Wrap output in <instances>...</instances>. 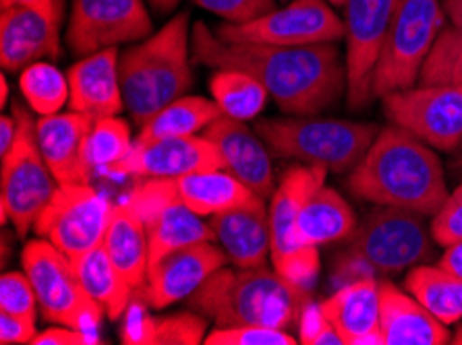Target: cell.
Returning <instances> with one entry per match:
<instances>
[{"mask_svg": "<svg viewBox=\"0 0 462 345\" xmlns=\"http://www.w3.org/2000/svg\"><path fill=\"white\" fill-rule=\"evenodd\" d=\"M148 3L158 13H164V15H166V13H171V11L177 9V6L180 5V0H148Z\"/></svg>", "mask_w": 462, "mask_h": 345, "instance_id": "681fc988", "label": "cell"}, {"mask_svg": "<svg viewBox=\"0 0 462 345\" xmlns=\"http://www.w3.org/2000/svg\"><path fill=\"white\" fill-rule=\"evenodd\" d=\"M431 234L438 244L448 246L462 238V185L448 195L444 205L431 217Z\"/></svg>", "mask_w": 462, "mask_h": 345, "instance_id": "60d3db41", "label": "cell"}, {"mask_svg": "<svg viewBox=\"0 0 462 345\" xmlns=\"http://www.w3.org/2000/svg\"><path fill=\"white\" fill-rule=\"evenodd\" d=\"M110 211L106 196L89 185H59L33 230L75 260L102 244Z\"/></svg>", "mask_w": 462, "mask_h": 345, "instance_id": "4fadbf2b", "label": "cell"}, {"mask_svg": "<svg viewBox=\"0 0 462 345\" xmlns=\"http://www.w3.org/2000/svg\"><path fill=\"white\" fill-rule=\"evenodd\" d=\"M390 124L433 150L452 153L462 141V86H417L382 97Z\"/></svg>", "mask_w": 462, "mask_h": 345, "instance_id": "5bb4252c", "label": "cell"}, {"mask_svg": "<svg viewBox=\"0 0 462 345\" xmlns=\"http://www.w3.org/2000/svg\"><path fill=\"white\" fill-rule=\"evenodd\" d=\"M102 246L133 292L142 290L150 265L148 234L135 211L125 201L112 205Z\"/></svg>", "mask_w": 462, "mask_h": 345, "instance_id": "484cf974", "label": "cell"}, {"mask_svg": "<svg viewBox=\"0 0 462 345\" xmlns=\"http://www.w3.org/2000/svg\"><path fill=\"white\" fill-rule=\"evenodd\" d=\"M125 203L135 211L148 234V269L168 252L183 249V246L208 241L216 242L212 225L179 199L174 180L145 178V182L133 188Z\"/></svg>", "mask_w": 462, "mask_h": 345, "instance_id": "7c38bea8", "label": "cell"}, {"mask_svg": "<svg viewBox=\"0 0 462 345\" xmlns=\"http://www.w3.org/2000/svg\"><path fill=\"white\" fill-rule=\"evenodd\" d=\"M92 126V118L73 110L36 121L40 151L59 185H89L94 168L88 158V139Z\"/></svg>", "mask_w": 462, "mask_h": 345, "instance_id": "d6986e66", "label": "cell"}, {"mask_svg": "<svg viewBox=\"0 0 462 345\" xmlns=\"http://www.w3.org/2000/svg\"><path fill=\"white\" fill-rule=\"evenodd\" d=\"M310 302L311 295L297 292L263 265L251 269H226L224 265L189 295L187 308L216 327L286 329L299 325L300 313Z\"/></svg>", "mask_w": 462, "mask_h": 345, "instance_id": "3957f363", "label": "cell"}, {"mask_svg": "<svg viewBox=\"0 0 462 345\" xmlns=\"http://www.w3.org/2000/svg\"><path fill=\"white\" fill-rule=\"evenodd\" d=\"M179 199L201 217H212L235 209L255 199L254 190H249L241 180H236L226 170L195 172L174 180Z\"/></svg>", "mask_w": 462, "mask_h": 345, "instance_id": "83f0119b", "label": "cell"}, {"mask_svg": "<svg viewBox=\"0 0 462 345\" xmlns=\"http://www.w3.org/2000/svg\"><path fill=\"white\" fill-rule=\"evenodd\" d=\"M228 263V255L214 241L189 244L168 252L148 269V277L139 292L145 304L162 311L187 300L204 281Z\"/></svg>", "mask_w": 462, "mask_h": 345, "instance_id": "ac0fdd59", "label": "cell"}, {"mask_svg": "<svg viewBox=\"0 0 462 345\" xmlns=\"http://www.w3.org/2000/svg\"><path fill=\"white\" fill-rule=\"evenodd\" d=\"M404 287L444 325L462 321V279L439 265L412 267Z\"/></svg>", "mask_w": 462, "mask_h": 345, "instance_id": "4dcf8cb0", "label": "cell"}, {"mask_svg": "<svg viewBox=\"0 0 462 345\" xmlns=\"http://www.w3.org/2000/svg\"><path fill=\"white\" fill-rule=\"evenodd\" d=\"M255 132L278 158L321 166L328 172H351L365 156L377 132L375 124L338 118H263Z\"/></svg>", "mask_w": 462, "mask_h": 345, "instance_id": "5b68a950", "label": "cell"}, {"mask_svg": "<svg viewBox=\"0 0 462 345\" xmlns=\"http://www.w3.org/2000/svg\"><path fill=\"white\" fill-rule=\"evenodd\" d=\"M65 0L52 6L11 5L0 11V65L6 73H21L40 60L60 56V25Z\"/></svg>", "mask_w": 462, "mask_h": 345, "instance_id": "2e32d148", "label": "cell"}, {"mask_svg": "<svg viewBox=\"0 0 462 345\" xmlns=\"http://www.w3.org/2000/svg\"><path fill=\"white\" fill-rule=\"evenodd\" d=\"M299 341L305 345H345L330 321L326 319L321 304L310 302L299 319Z\"/></svg>", "mask_w": 462, "mask_h": 345, "instance_id": "b9f144b4", "label": "cell"}, {"mask_svg": "<svg viewBox=\"0 0 462 345\" xmlns=\"http://www.w3.org/2000/svg\"><path fill=\"white\" fill-rule=\"evenodd\" d=\"M438 265L442 267V269L450 271L452 276L462 279V238L446 246V252L442 255V259L438 260Z\"/></svg>", "mask_w": 462, "mask_h": 345, "instance_id": "f6af8a7d", "label": "cell"}, {"mask_svg": "<svg viewBox=\"0 0 462 345\" xmlns=\"http://www.w3.org/2000/svg\"><path fill=\"white\" fill-rule=\"evenodd\" d=\"M204 137L218 147L222 170L233 174L262 199L274 195V170H272L268 147L262 143V137L255 131H251L243 121L222 114L218 121L208 126Z\"/></svg>", "mask_w": 462, "mask_h": 345, "instance_id": "ffe728a7", "label": "cell"}, {"mask_svg": "<svg viewBox=\"0 0 462 345\" xmlns=\"http://www.w3.org/2000/svg\"><path fill=\"white\" fill-rule=\"evenodd\" d=\"M321 311L345 345H383L382 292L374 277L356 279L321 302Z\"/></svg>", "mask_w": 462, "mask_h": 345, "instance_id": "603a6c76", "label": "cell"}, {"mask_svg": "<svg viewBox=\"0 0 462 345\" xmlns=\"http://www.w3.org/2000/svg\"><path fill=\"white\" fill-rule=\"evenodd\" d=\"M328 170L321 166H297L280 180L270 201V236L272 265L282 263L305 244L297 238V220L305 203L326 185Z\"/></svg>", "mask_w": 462, "mask_h": 345, "instance_id": "7402d4cb", "label": "cell"}, {"mask_svg": "<svg viewBox=\"0 0 462 345\" xmlns=\"http://www.w3.org/2000/svg\"><path fill=\"white\" fill-rule=\"evenodd\" d=\"M19 89L30 110L40 116L59 114L71 97L69 77L56 68L51 60L33 62L21 70Z\"/></svg>", "mask_w": 462, "mask_h": 345, "instance_id": "836d02e7", "label": "cell"}, {"mask_svg": "<svg viewBox=\"0 0 462 345\" xmlns=\"http://www.w3.org/2000/svg\"><path fill=\"white\" fill-rule=\"evenodd\" d=\"M6 102H9V79L3 75L0 77V104H3V108H6Z\"/></svg>", "mask_w": 462, "mask_h": 345, "instance_id": "f907efd6", "label": "cell"}, {"mask_svg": "<svg viewBox=\"0 0 462 345\" xmlns=\"http://www.w3.org/2000/svg\"><path fill=\"white\" fill-rule=\"evenodd\" d=\"M133 150L131 126L118 116L96 121L88 139V158L94 170L102 172L116 161H121Z\"/></svg>", "mask_w": 462, "mask_h": 345, "instance_id": "d590c367", "label": "cell"}, {"mask_svg": "<svg viewBox=\"0 0 462 345\" xmlns=\"http://www.w3.org/2000/svg\"><path fill=\"white\" fill-rule=\"evenodd\" d=\"M193 60L209 68L247 70L262 81L286 114L315 116L346 94V67L336 41L313 46H272L226 41L204 21L191 30Z\"/></svg>", "mask_w": 462, "mask_h": 345, "instance_id": "6da1fadb", "label": "cell"}, {"mask_svg": "<svg viewBox=\"0 0 462 345\" xmlns=\"http://www.w3.org/2000/svg\"><path fill=\"white\" fill-rule=\"evenodd\" d=\"M11 110L17 116L19 131L9 153L0 158V220L11 222L17 234L25 238L52 199L59 182L42 156L36 121L30 110L21 104H13Z\"/></svg>", "mask_w": 462, "mask_h": 345, "instance_id": "8992f818", "label": "cell"}, {"mask_svg": "<svg viewBox=\"0 0 462 345\" xmlns=\"http://www.w3.org/2000/svg\"><path fill=\"white\" fill-rule=\"evenodd\" d=\"M222 156L204 135L158 139L135 145L121 161L104 168V176H142L177 180L195 172L222 170Z\"/></svg>", "mask_w": 462, "mask_h": 345, "instance_id": "e0dca14e", "label": "cell"}, {"mask_svg": "<svg viewBox=\"0 0 462 345\" xmlns=\"http://www.w3.org/2000/svg\"><path fill=\"white\" fill-rule=\"evenodd\" d=\"M444 27L442 0H401L374 75V97L415 87L427 56Z\"/></svg>", "mask_w": 462, "mask_h": 345, "instance_id": "9c48e42d", "label": "cell"}, {"mask_svg": "<svg viewBox=\"0 0 462 345\" xmlns=\"http://www.w3.org/2000/svg\"><path fill=\"white\" fill-rule=\"evenodd\" d=\"M356 228V215L348 201L332 186H321L305 203L297 220V238L305 246H326L348 241Z\"/></svg>", "mask_w": 462, "mask_h": 345, "instance_id": "4316f807", "label": "cell"}, {"mask_svg": "<svg viewBox=\"0 0 462 345\" xmlns=\"http://www.w3.org/2000/svg\"><path fill=\"white\" fill-rule=\"evenodd\" d=\"M0 311L36 321L40 313L38 295L25 271L3 273L0 277Z\"/></svg>", "mask_w": 462, "mask_h": 345, "instance_id": "8d00e7d4", "label": "cell"}, {"mask_svg": "<svg viewBox=\"0 0 462 345\" xmlns=\"http://www.w3.org/2000/svg\"><path fill=\"white\" fill-rule=\"evenodd\" d=\"M209 91L214 102L220 105L222 114L247 123L259 116L268 104V89L247 70L214 68L209 79Z\"/></svg>", "mask_w": 462, "mask_h": 345, "instance_id": "d6a6232c", "label": "cell"}, {"mask_svg": "<svg viewBox=\"0 0 462 345\" xmlns=\"http://www.w3.org/2000/svg\"><path fill=\"white\" fill-rule=\"evenodd\" d=\"M450 343H454V345H462V325L457 329V333L452 335V341Z\"/></svg>", "mask_w": 462, "mask_h": 345, "instance_id": "f5cc1de1", "label": "cell"}, {"mask_svg": "<svg viewBox=\"0 0 462 345\" xmlns=\"http://www.w3.org/2000/svg\"><path fill=\"white\" fill-rule=\"evenodd\" d=\"M73 267L81 286L106 311L108 319H121L125 311L129 308V302L135 292H133V287L118 273L116 267L112 265L104 246L100 244L96 249L88 250L86 255L77 257L73 260Z\"/></svg>", "mask_w": 462, "mask_h": 345, "instance_id": "f546056e", "label": "cell"}, {"mask_svg": "<svg viewBox=\"0 0 462 345\" xmlns=\"http://www.w3.org/2000/svg\"><path fill=\"white\" fill-rule=\"evenodd\" d=\"M216 35L226 41L272 46H313L345 40V23L328 0H292L247 23H222Z\"/></svg>", "mask_w": 462, "mask_h": 345, "instance_id": "8fae6325", "label": "cell"}, {"mask_svg": "<svg viewBox=\"0 0 462 345\" xmlns=\"http://www.w3.org/2000/svg\"><path fill=\"white\" fill-rule=\"evenodd\" d=\"M328 3H330V5H334V6H342V5H345V3H346V0H328Z\"/></svg>", "mask_w": 462, "mask_h": 345, "instance_id": "db71d44e", "label": "cell"}, {"mask_svg": "<svg viewBox=\"0 0 462 345\" xmlns=\"http://www.w3.org/2000/svg\"><path fill=\"white\" fill-rule=\"evenodd\" d=\"M383 345H446L452 341L448 325L438 321L415 295L390 281L380 284Z\"/></svg>", "mask_w": 462, "mask_h": 345, "instance_id": "d4e9b609", "label": "cell"}, {"mask_svg": "<svg viewBox=\"0 0 462 345\" xmlns=\"http://www.w3.org/2000/svg\"><path fill=\"white\" fill-rule=\"evenodd\" d=\"M59 0H0V6H11V5H32V6H52Z\"/></svg>", "mask_w": 462, "mask_h": 345, "instance_id": "c3c4849f", "label": "cell"}, {"mask_svg": "<svg viewBox=\"0 0 462 345\" xmlns=\"http://www.w3.org/2000/svg\"><path fill=\"white\" fill-rule=\"evenodd\" d=\"M348 255L380 276H396L436 257V238L425 215L401 207H377L356 223Z\"/></svg>", "mask_w": 462, "mask_h": 345, "instance_id": "52a82bcc", "label": "cell"}, {"mask_svg": "<svg viewBox=\"0 0 462 345\" xmlns=\"http://www.w3.org/2000/svg\"><path fill=\"white\" fill-rule=\"evenodd\" d=\"M398 3L401 0H346L342 5L346 102L355 110L365 108L374 100V75Z\"/></svg>", "mask_w": 462, "mask_h": 345, "instance_id": "30bf717a", "label": "cell"}, {"mask_svg": "<svg viewBox=\"0 0 462 345\" xmlns=\"http://www.w3.org/2000/svg\"><path fill=\"white\" fill-rule=\"evenodd\" d=\"M274 271L297 292L311 295L315 281L319 277V252L318 246H303L295 255L274 265Z\"/></svg>", "mask_w": 462, "mask_h": 345, "instance_id": "f35d334b", "label": "cell"}, {"mask_svg": "<svg viewBox=\"0 0 462 345\" xmlns=\"http://www.w3.org/2000/svg\"><path fill=\"white\" fill-rule=\"evenodd\" d=\"M222 116L220 105L201 95H183L166 104L162 110L150 116L142 124L135 145L150 143L158 139L191 137L204 132L209 124Z\"/></svg>", "mask_w": 462, "mask_h": 345, "instance_id": "f1b7e54d", "label": "cell"}, {"mask_svg": "<svg viewBox=\"0 0 462 345\" xmlns=\"http://www.w3.org/2000/svg\"><path fill=\"white\" fill-rule=\"evenodd\" d=\"M36 335H38L36 321L0 311V343L3 345L30 343L32 345L33 337Z\"/></svg>", "mask_w": 462, "mask_h": 345, "instance_id": "7bdbcfd3", "label": "cell"}, {"mask_svg": "<svg viewBox=\"0 0 462 345\" xmlns=\"http://www.w3.org/2000/svg\"><path fill=\"white\" fill-rule=\"evenodd\" d=\"M17 131H19V123H17V116L15 114H5L0 118V158L6 156L9 150L15 143V137H17Z\"/></svg>", "mask_w": 462, "mask_h": 345, "instance_id": "bcb514c9", "label": "cell"}, {"mask_svg": "<svg viewBox=\"0 0 462 345\" xmlns=\"http://www.w3.org/2000/svg\"><path fill=\"white\" fill-rule=\"evenodd\" d=\"M21 265L36 290L42 319L88 333L100 327L106 311L81 286L73 260L52 242L46 238L27 242L21 252Z\"/></svg>", "mask_w": 462, "mask_h": 345, "instance_id": "ba28073f", "label": "cell"}, {"mask_svg": "<svg viewBox=\"0 0 462 345\" xmlns=\"http://www.w3.org/2000/svg\"><path fill=\"white\" fill-rule=\"evenodd\" d=\"M206 345H297L299 341L284 329L241 325L216 327L206 335Z\"/></svg>", "mask_w": 462, "mask_h": 345, "instance_id": "74e56055", "label": "cell"}, {"mask_svg": "<svg viewBox=\"0 0 462 345\" xmlns=\"http://www.w3.org/2000/svg\"><path fill=\"white\" fill-rule=\"evenodd\" d=\"M346 188L375 207H401L433 217L448 199L444 166L433 147L390 124L348 172Z\"/></svg>", "mask_w": 462, "mask_h": 345, "instance_id": "7a4b0ae2", "label": "cell"}, {"mask_svg": "<svg viewBox=\"0 0 462 345\" xmlns=\"http://www.w3.org/2000/svg\"><path fill=\"white\" fill-rule=\"evenodd\" d=\"M89 343H102L100 337L88 331L56 325L46 331H42L33 337L32 345H89Z\"/></svg>", "mask_w": 462, "mask_h": 345, "instance_id": "ee69618b", "label": "cell"}, {"mask_svg": "<svg viewBox=\"0 0 462 345\" xmlns=\"http://www.w3.org/2000/svg\"><path fill=\"white\" fill-rule=\"evenodd\" d=\"M206 316L193 311L152 319L135 316L123 327V343L129 345H199L206 340Z\"/></svg>", "mask_w": 462, "mask_h": 345, "instance_id": "1f68e13d", "label": "cell"}, {"mask_svg": "<svg viewBox=\"0 0 462 345\" xmlns=\"http://www.w3.org/2000/svg\"><path fill=\"white\" fill-rule=\"evenodd\" d=\"M452 168L454 170H462V141L458 143L457 150L452 151Z\"/></svg>", "mask_w": 462, "mask_h": 345, "instance_id": "816d5d0a", "label": "cell"}, {"mask_svg": "<svg viewBox=\"0 0 462 345\" xmlns=\"http://www.w3.org/2000/svg\"><path fill=\"white\" fill-rule=\"evenodd\" d=\"M118 62H121L118 48H108L77 60L67 73L71 86L69 108L86 114L94 123L100 118L118 116L127 110Z\"/></svg>", "mask_w": 462, "mask_h": 345, "instance_id": "44dd1931", "label": "cell"}, {"mask_svg": "<svg viewBox=\"0 0 462 345\" xmlns=\"http://www.w3.org/2000/svg\"><path fill=\"white\" fill-rule=\"evenodd\" d=\"M417 86H462V30L446 25L438 35Z\"/></svg>", "mask_w": 462, "mask_h": 345, "instance_id": "e575fe53", "label": "cell"}, {"mask_svg": "<svg viewBox=\"0 0 462 345\" xmlns=\"http://www.w3.org/2000/svg\"><path fill=\"white\" fill-rule=\"evenodd\" d=\"M263 201L262 196H255L239 207L209 217L216 241L230 263L241 269L263 265L272 249L270 211Z\"/></svg>", "mask_w": 462, "mask_h": 345, "instance_id": "cb8c5ba5", "label": "cell"}, {"mask_svg": "<svg viewBox=\"0 0 462 345\" xmlns=\"http://www.w3.org/2000/svg\"><path fill=\"white\" fill-rule=\"evenodd\" d=\"M446 17L450 19V25L462 30V0H442Z\"/></svg>", "mask_w": 462, "mask_h": 345, "instance_id": "7dc6e473", "label": "cell"}, {"mask_svg": "<svg viewBox=\"0 0 462 345\" xmlns=\"http://www.w3.org/2000/svg\"><path fill=\"white\" fill-rule=\"evenodd\" d=\"M191 30L189 13H179L162 25V30L129 46L121 54L118 70L125 108L133 123L142 126L191 87Z\"/></svg>", "mask_w": 462, "mask_h": 345, "instance_id": "277c9868", "label": "cell"}, {"mask_svg": "<svg viewBox=\"0 0 462 345\" xmlns=\"http://www.w3.org/2000/svg\"><path fill=\"white\" fill-rule=\"evenodd\" d=\"M193 5L235 25L247 23L276 9V0H193Z\"/></svg>", "mask_w": 462, "mask_h": 345, "instance_id": "ab89813d", "label": "cell"}, {"mask_svg": "<svg viewBox=\"0 0 462 345\" xmlns=\"http://www.w3.org/2000/svg\"><path fill=\"white\" fill-rule=\"evenodd\" d=\"M152 35V17L143 0H73L65 44L77 59Z\"/></svg>", "mask_w": 462, "mask_h": 345, "instance_id": "9a60e30c", "label": "cell"}]
</instances>
